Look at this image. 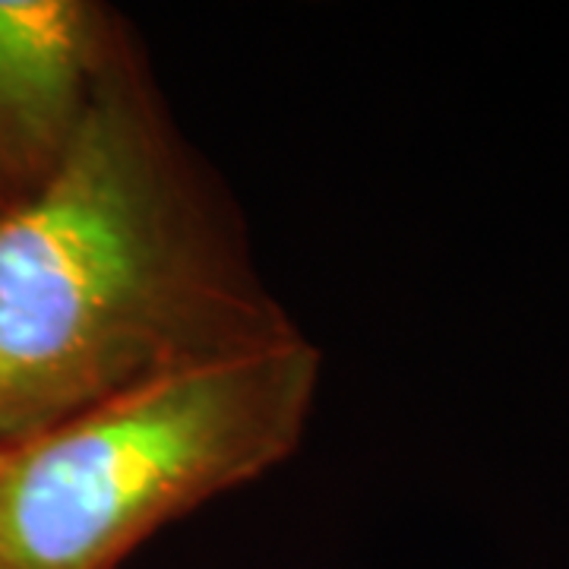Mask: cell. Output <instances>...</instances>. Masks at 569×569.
Wrapping results in <instances>:
<instances>
[{
  "label": "cell",
  "mask_w": 569,
  "mask_h": 569,
  "mask_svg": "<svg viewBox=\"0 0 569 569\" xmlns=\"http://www.w3.org/2000/svg\"><path fill=\"white\" fill-rule=\"evenodd\" d=\"M282 329L216 250L114 58L54 174L0 212V443Z\"/></svg>",
  "instance_id": "1"
},
{
  "label": "cell",
  "mask_w": 569,
  "mask_h": 569,
  "mask_svg": "<svg viewBox=\"0 0 569 569\" xmlns=\"http://www.w3.org/2000/svg\"><path fill=\"white\" fill-rule=\"evenodd\" d=\"M317 380V348L288 326L3 440L0 569H118L171 519L279 466Z\"/></svg>",
  "instance_id": "2"
},
{
  "label": "cell",
  "mask_w": 569,
  "mask_h": 569,
  "mask_svg": "<svg viewBox=\"0 0 569 569\" xmlns=\"http://www.w3.org/2000/svg\"><path fill=\"white\" fill-rule=\"evenodd\" d=\"M114 63L86 0H0V206L54 174Z\"/></svg>",
  "instance_id": "3"
},
{
  "label": "cell",
  "mask_w": 569,
  "mask_h": 569,
  "mask_svg": "<svg viewBox=\"0 0 569 569\" xmlns=\"http://www.w3.org/2000/svg\"><path fill=\"white\" fill-rule=\"evenodd\" d=\"M0 212H3V206H0Z\"/></svg>",
  "instance_id": "4"
}]
</instances>
